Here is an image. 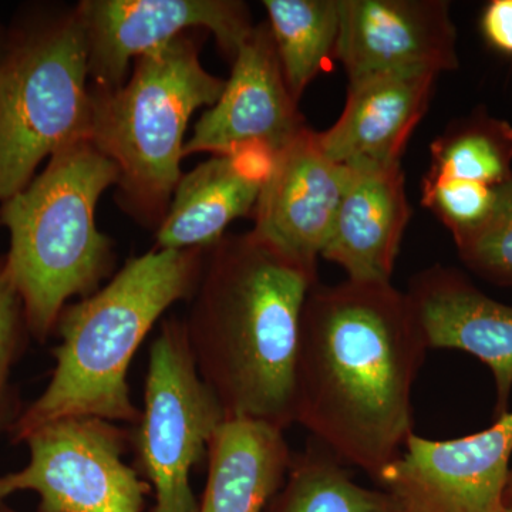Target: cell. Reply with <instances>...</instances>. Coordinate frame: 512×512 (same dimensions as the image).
I'll list each match as a JSON object with an SVG mask.
<instances>
[{"label": "cell", "instance_id": "6da1fadb", "mask_svg": "<svg viewBox=\"0 0 512 512\" xmlns=\"http://www.w3.org/2000/svg\"><path fill=\"white\" fill-rule=\"evenodd\" d=\"M426 352L406 293L390 282H318L302 312L295 423L375 481L414 433Z\"/></svg>", "mask_w": 512, "mask_h": 512}, {"label": "cell", "instance_id": "7a4b0ae2", "mask_svg": "<svg viewBox=\"0 0 512 512\" xmlns=\"http://www.w3.org/2000/svg\"><path fill=\"white\" fill-rule=\"evenodd\" d=\"M318 269L279 254L249 231L207 249L184 319L188 346L225 419L295 424L303 306Z\"/></svg>", "mask_w": 512, "mask_h": 512}, {"label": "cell", "instance_id": "3957f363", "mask_svg": "<svg viewBox=\"0 0 512 512\" xmlns=\"http://www.w3.org/2000/svg\"><path fill=\"white\" fill-rule=\"evenodd\" d=\"M207 249L156 248L131 258L109 284L66 306L57 320L50 382L16 416L10 440L23 443L39 427L69 417L133 427L141 409L128 386L131 360L163 313L190 299Z\"/></svg>", "mask_w": 512, "mask_h": 512}, {"label": "cell", "instance_id": "277c9868", "mask_svg": "<svg viewBox=\"0 0 512 512\" xmlns=\"http://www.w3.org/2000/svg\"><path fill=\"white\" fill-rule=\"evenodd\" d=\"M119 168L89 140L50 157L22 191L2 202L9 229L6 264L18 289L29 332L46 342L74 296L92 295L114 268L113 245L96 227V205Z\"/></svg>", "mask_w": 512, "mask_h": 512}, {"label": "cell", "instance_id": "5b68a950", "mask_svg": "<svg viewBox=\"0 0 512 512\" xmlns=\"http://www.w3.org/2000/svg\"><path fill=\"white\" fill-rule=\"evenodd\" d=\"M224 89V80L202 67L187 33L138 57L117 89H90L89 141L119 168L126 204L146 217L163 214L183 177L188 121L200 107L214 106Z\"/></svg>", "mask_w": 512, "mask_h": 512}, {"label": "cell", "instance_id": "8992f818", "mask_svg": "<svg viewBox=\"0 0 512 512\" xmlns=\"http://www.w3.org/2000/svg\"><path fill=\"white\" fill-rule=\"evenodd\" d=\"M86 30L76 9L16 20L0 55V202L36 168L89 140L92 123Z\"/></svg>", "mask_w": 512, "mask_h": 512}, {"label": "cell", "instance_id": "52a82bcc", "mask_svg": "<svg viewBox=\"0 0 512 512\" xmlns=\"http://www.w3.org/2000/svg\"><path fill=\"white\" fill-rule=\"evenodd\" d=\"M225 419L201 379L184 320H164L150 346L141 416L131 429L133 466L153 488L150 512H197L191 473Z\"/></svg>", "mask_w": 512, "mask_h": 512}, {"label": "cell", "instance_id": "ba28073f", "mask_svg": "<svg viewBox=\"0 0 512 512\" xmlns=\"http://www.w3.org/2000/svg\"><path fill=\"white\" fill-rule=\"evenodd\" d=\"M29 461L0 476V500L39 495L37 512H144L151 485L124 457L131 429L97 417L45 424L23 441Z\"/></svg>", "mask_w": 512, "mask_h": 512}, {"label": "cell", "instance_id": "9c48e42d", "mask_svg": "<svg viewBox=\"0 0 512 512\" xmlns=\"http://www.w3.org/2000/svg\"><path fill=\"white\" fill-rule=\"evenodd\" d=\"M512 412L470 436L413 433L375 483L402 512H503L511 471Z\"/></svg>", "mask_w": 512, "mask_h": 512}, {"label": "cell", "instance_id": "30bf717a", "mask_svg": "<svg viewBox=\"0 0 512 512\" xmlns=\"http://www.w3.org/2000/svg\"><path fill=\"white\" fill-rule=\"evenodd\" d=\"M76 12L86 30L89 77L107 90L124 84L131 59L188 30H210L235 59L254 29L247 5L232 0H86Z\"/></svg>", "mask_w": 512, "mask_h": 512}, {"label": "cell", "instance_id": "8fae6325", "mask_svg": "<svg viewBox=\"0 0 512 512\" xmlns=\"http://www.w3.org/2000/svg\"><path fill=\"white\" fill-rule=\"evenodd\" d=\"M335 57L349 82L458 67L457 30L444 0H339Z\"/></svg>", "mask_w": 512, "mask_h": 512}, {"label": "cell", "instance_id": "7c38bea8", "mask_svg": "<svg viewBox=\"0 0 512 512\" xmlns=\"http://www.w3.org/2000/svg\"><path fill=\"white\" fill-rule=\"evenodd\" d=\"M349 175V167L320 150L316 131L303 128L276 151L274 170L255 205V237L286 258L318 269Z\"/></svg>", "mask_w": 512, "mask_h": 512}, {"label": "cell", "instance_id": "4fadbf2b", "mask_svg": "<svg viewBox=\"0 0 512 512\" xmlns=\"http://www.w3.org/2000/svg\"><path fill=\"white\" fill-rule=\"evenodd\" d=\"M305 127L286 86L271 29L256 26L238 49L220 100L195 124L184 157L220 156L248 143L278 151Z\"/></svg>", "mask_w": 512, "mask_h": 512}, {"label": "cell", "instance_id": "5bb4252c", "mask_svg": "<svg viewBox=\"0 0 512 512\" xmlns=\"http://www.w3.org/2000/svg\"><path fill=\"white\" fill-rule=\"evenodd\" d=\"M406 298L426 349L470 353L490 367L497 417L512 392V306L494 301L453 268L434 265L409 282Z\"/></svg>", "mask_w": 512, "mask_h": 512}, {"label": "cell", "instance_id": "9a60e30c", "mask_svg": "<svg viewBox=\"0 0 512 512\" xmlns=\"http://www.w3.org/2000/svg\"><path fill=\"white\" fill-rule=\"evenodd\" d=\"M276 151L242 144L181 177L157 231V249L210 248L232 221L255 210Z\"/></svg>", "mask_w": 512, "mask_h": 512}, {"label": "cell", "instance_id": "2e32d148", "mask_svg": "<svg viewBox=\"0 0 512 512\" xmlns=\"http://www.w3.org/2000/svg\"><path fill=\"white\" fill-rule=\"evenodd\" d=\"M437 74H379L349 82L342 116L316 133L320 150L346 167L400 164L423 119Z\"/></svg>", "mask_w": 512, "mask_h": 512}, {"label": "cell", "instance_id": "e0dca14e", "mask_svg": "<svg viewBox=\"0 0 512 512\" xmlns=\"http://www.w3.org/2000/svg\"><path fill=\"white\" fill-rule=\"evenodd\" d=\"M345 194L322 256L348 279L390 282L412 208L402 164L349 167Z\"/></svg>", "mask_w": 512, "mask_h": 512}, {"label": "cell", "instance_id": "ac0fdd59", "mask_svg": "<svg viewBox=\"0 0 512 512\" xmlns=\"http://www.w3.org/2000/svg\"><path fill=\"white\" fill-rule=\"evenodd\" d=\"M293 454L285 431L229 419L208 447V474L197 512H265L284 484Z\"/></svg>", "mask_w": 512, "mask_h": 512}, {"label": "cell", "instance_id": "d6986e66", "mask_svg": "<svg viewBox=\"0 0 512 512\" xmlns=\"http://www.w3.org/2000/svg\"><path fill=\"white\" fill-rule=\"evenodd\" d=\"M265 512H402L382 488L353 480L348 466L318 443L292 457L282 487Z\"/></svg>", "mask_w": 512, "mask_h": 512}, {"label": "cell", "instance_id": "ffe728a7", "mask_svg": "<svg viewBox=\"0 0 512 512\" xmlns=\"http://www.w3.org/2000/svg\"><path fill=\"white\" fill-rule=\"evenodd\" d=\"M286 86L298 103L330 55L339 35V0H265Z\"/></svg>", "mask_w": 512, "mask_h": 512}, {"label": "cell", "instance_id": "44dd1931", "mask_svg": "<svg viewBox=\"0 0 512 512\" xmlns=\"http://www.w3.org/2000/svg\"><path fill=\"white\" fill-rule=\"evenodd\" d=\"M427 177L500 187L512 180V126L485 113L454 121L431 143Z\"/></svg>", "mask_w": 512, "mask_h": 512}, {"label": "cell", "instance_id": "7402d4cb", "mask_svg": "<svg viewBox=\"0 0 512 512\" xmlns=\"http://www.w3.org/2000/svg\"><path fill=\"white\" fill-rule=\"evenodd\" d=\"M498 188L476 181L424 175L421 204L450 229L456 242L490 220L497 204Z\"/></svg>", "mask_w": 512, "mask_h": 512}, {"label": "cell", "instance_id": "603a6c76", "mask_svg": "<svg viewBox=\"0 0 512 512\" xmlns=\"http://www.w3.org/2000/svg\"><path fill=\"white\" fill-rule=\"evenodd\" d=\"M460 258L476 274L494 284L512 286V180L498 188L490 220L458 239Z\"/></svg>", "mask_w": 512, "mask_h": 512}, {"label": "cell", "instance_id": "cb8c5ba5", "mask_svg": "<svg viewBox=\"0 0 512 512\" xmlns=\"http://www.w3.org/2000/svg\"><path fill=\"white\" fill-rule=\"evenodd\" d=\"M30 335L25 306L13 284L6 256L0 258V431L9 430L15 417L10 414L9 379Z\"/></svg>", "mask_w": 512, "mask_h": 512}, {"label": "cell", "instance_id": "d4e9b609", "mask_svg": "<svg viewBox=\"0 0 512 512\" xmlns=\"http://www.w3.org/2000/svg\"><path fill=\"white\" fill-rule=\"evenodd\" d=\"M481 32L493 49L512 56V0H493L485 6Z\"/></svg>", "mask_w": 512, "mask_h": 512}, {"label": "cell", "instance_id": "484cf974", "mask_svg": "<svg viewBox=\"0 0 512 512\" xmlns=\"http://www.w3.org/2000/svg\"><path fill=\"white\" fill-rule=\"evenodd\" d=\"M512 507V466L510 471V477H508L507 488L504 493V508Z\"/></svg>", "mask_w": 512, "mask_h": 512}, {"label": "cell", "instance_id": "4316f807", "mask_svg": "<svg viewBox=\"0 0 512 512\" xmlns=\"http://www.w3.org/2000/svg\"><path fill=\"white\" fill-rule=\"evenodd\" d=\"M6 39H8V32L0 28V55H2L3 47L6 45Z\"/></svg>", "mask_w": 512, "mask_h": 512}, {"label": "cell", "instance_id": "83f0119b", "mask_svg": "<svg viewBox=\"0 0 512 512\" xmlns=\"http://www.w3.org/2000/svg\"><path fill=\"white\" fill-rule=\"evenodd\" d=\"M0 512H16L13 508H10L6 501L0 500Z\"/></svg>", "mask_w": 512, "mask_h": 512}, {"label": "cell", "instance_id": "f1b7e54d", "mask_svg": "<svg viewBox=\"0 0 512 512\" xmlns=\"http://www.w3.org/2000/svg\"><path fill=\"white\" fill-rule=\"evenodd\" d=\"M503 512H512V507L504 508V511H503Z\"/></svg>", "mask_w": 512, "mask_h": 512}, {"label": "cell", "instance_id": "f546056e", "mask_svg": "<svg viewBox=\"0 0 512 512\" xmlns=\"http://www.w3.org/2000/svg\"><path fill=\"white\" fill-rule=\"evenodd\" d=\"M0 224H2V222H0Z\"/></svg>", "mask_w": 512, "mask_h": 512}]
</instances>
